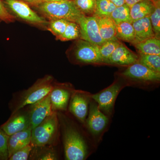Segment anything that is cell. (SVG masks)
I'll use <instances>...</instances> for the list:
<instances>
[{"mask_svg": "<svg viewBox=\"0 0 160 160\" xmlns=\"http://www.w3.org/2000/svg\"><path fill=\"white\" fill-rule=\"evenodd\" d=\"M62 138L65 159L84 160L90 154L86 138L73 120L63 112H57Z\"/></svg>", "mask_w": 160, "mask_h": 160, "instance_id": "cell-1", "label": "cell"}, {"mask_svg": "<svg viewBox=\"0 0 160 160\" xmlns=\"http://www.w3.org/2000/svg\"><path fill=\"white\" fill-rule=\"evenodd\" d=\"M60 135L59 122L57 112H53L32 130L30 144L33 147L57 146Z\"/></svg>", "mask_w": 160, "mask_h": 160, "instance_id": "cell-2", "label": "cell"}, {"mask_svg": "<svg viewBox=\"0 0 160 160\" xmlns=\"http://www.w3.org/2000/svg\"><path fill=\"white\" fill-rule=\"evenodd\" d=\"M35 8L42 17L49 20L63 19L77 23L84 14L72 0L56 2H43Z\"/></svg>", "mask_w": 160, "mask_h": 160, "instance_id": "cell-3", "label": "cell"}, {"mask_svg": "<svg viewBox=\"0 0 160 160\" xmlns=\"http://www.w3.org/2000/svg\"><path fill=\"white\" fill-rule=\"evenodd\" d=\"M53 82V77L47 75L39 79L28 89L22 92L16 99L12 114L48 95L52 89Z\"/></svg>", "mask_w": 160, "mask_h": 160, "instance_id": "cell-4", "label": "cell"}, {"mask_svg": "<svg viewBox=\"0 0 160 160\" xmlns=\"http://www.w3.org/2000/svg\"><path fill=\"white\" fill-rule=\"evenodd\" d=\"M127 86H136L140 88H148L159 84L160 72L153 71L137 62L127 66L120 73Z\"/></svg>", "mask_w": 160, "mask_h": 160, "instance_id": "cell-5", "label": "cell"}, {"mask_svg": "<svg viewBox=\"0 0 160 160\" xmlns=\"http://www.w3.org/2000/svg\"><path fill=\"white\" fill-rule=\"evenodd\" d=\"M8 12L15 18L30 25L47 29L49 22L33 11L29 5L20 0H2Z\"/></svg>", "mask_w": 160, "mask_h": 160, "instance_id": "cell-6", "label": "cell"}, {"mask_svg": "<svg viewBox=\"0 0 160 160\" xmlns=\"http://www.w3.org/2000/svg\"><path fill=\"white\" fill-rule=\"evenodd\" d=\"M127 86L122 78L115 80L112 84L98 93L92 94V99L98 104L99 108L109 117L114 113L115 103L121 90Z\"/></svg>", "mask_w": 160, "mask_h": 160, "instance_id": "cell-7", "label": "cell"}, {"mask_svg": "<svg viewBox=\"0 0 160 160\" xmlns=\"http://www.w3.org/2000/svg\"><path fill=\"white\" fill-rule=\"evenodd\" d=\"M109 123V117L100 110L98 104L92 99L85 126L96 142L101 140Z\"/></svg>", "mask_w": 160, "mask_h": 160, "instance_id": "cell-8", "label": "cell"}, {"mask_svg": "<svg viewBox=\"0 0 160 160\" xmlns=\"http://www.w3.org/2000/svg\"><path fill=\"white\" fill-rule=\"evenodd\" d=\"M71 58L76 64H104L100 55L99 46L81 39L75 43Z\"/></svg>", "mask_w": 160, "mask_h": 160, "instance_id": "cell-9", "label": "cell"}, {"mask_svg": "<svg viewBox=\"0 0 160 160\" xmlns=\"http://www.w3.org/2000/svg\"><path fill=\"white\" fill-rule=\"evenodd\" d=\"M91 95L88 92L75 89L69 100L68 110L84 126L89 112Z\"/></svg>", "mask_w": 160, "mask_h": 160, "instance_id": "cell-10", "label": "cell"}, {"mask_svg": "<svg viewBox=\"0 0 160 160\" xmlns=\"http://www.w3.org/2000/svg\"><path fill=\"white\" fill-rule=\"evenodd\" d=\"M75 89L70 83L53 82L52 89L49 93L52 111H67L69 100Z\"/></svg>", "mask_w": 160, "mask_h": 160, "instance_id": "cell-11", "label": "cell"}, {"mask_svg": "<svg viewBox=\"0 0 160 160\" xmlns=\"http://www.w3.org/2000/svg\"><path fill=\"white\" fill-rule=\"evenodd\" d=\"M80 29V39L100 46L105 42L100 35L97 18L94 16L84 15L78 20Z\"/></svg>", "mask_w": 160, "mask_h": 160, "instance_id": "cell-12", "label": "cell"}, {"mask_svg": "<svg viewBox=\"0 0 160 160\" xmlns=\"http://www.w3.org/2000/svg\"><path fill=\"white\" fill-rule=\"evenodd\" d=\"M30 127L31 126L29 111L26 106L11 114L8 121L1 126L0 129L8 136H10Z\"/></svg>", "mask_w": 160, "mask_h": 160, "instance_id": "cell-13", "label": "cell"}, {"mask_svg": "<svg viewBox=\"0 0 160 160\" xmlns=\"http://www.w3.org/2000/svg\"><path fill=\"white\" fill-rule=\"evenodd\" d=\"M30 126L33 129L53 112L49 94L38 102L27 106Z\"/></svg>", "mask_w": 160, "mask_h": 160, "instance_id": "cell-14", "label": "cell"}, {"mask_svg": "<svg viewBox=\"0 0 160 160\" xmlns=\"http://www.w3.org/2000/svg\"><path fill=\"white\" fill-rule=\"evenodd\" d=\"M138 58V56L121 43L112 53L108 65L128 66L137 62Z\"/></svg>", "mask_w": 160, "mask_h": 160, "instance_id": "cell-15", "label": "cell"}, {"mask_svg": "<svg viewBox=\"0 0 160 160\" xmlns=\"http://www.w3.org/2000/svg\"><path fill=\"white\" fill-rule=\"evenodd\" d=\"M31 127L9 136L8 141V150L9 158L19 149L30 144L31 141Z\"/></svg>", "mask_w": 160, "mask_h": 160, "instance_id": "cell-16", "label": "cell"}, {"mask_svg": "<svg viewBox=\"0 0 160 160\" xmlns=\"http://www.w3.org/2000/svg\"><path fill=\"white\" fill-rule=\"evenodd\" d=\"M135 32L133 45L149 38L155 37L149 17L133 21L132 23Z\"/></svg>", "mask_w": 160, "mask_h": 160, "instance_id": "cell-17", "label": "cell"}, {"mask_svg": "<svg viewBox=\"0 0 160 160\" xmlns=\"http://www.w3.org/2000/svg\"><path fill=\"white\" fill-rule=\"evenodd\" d=\"M97 18L100 35L104 42L118 40L116 35V24L110 17L95 16Z\"/></svg>", "mask_w": 160, "mask_h": 160, "instance_id": "cell-18", "label": "cell"}, {"mask_svg": "<svg viewBox=\"0 0 160 160\" xmlns=\"http://www.w3.org/2000/svg\"><path fill=\"white\" fill-rule=\"evenodd\" d=\"M155 8L151 0H141L130 7V13L132 21L149 17Z\"/></svg>", "mask_w": 160, "mask_h": 160, "instance_id": "cell-19", "label": "cell"}, {"mask_svg": "<svg viewBox=\"0 0 160 160\" xmlns=\"http://www.w3.org/2000/svg\"><path fill=\"white\" fill-rule=\"evenodd\" d=\"M55 146H46L32 147L29 159L56 160L59 159L57 150Z\"/></svg>", "mask_w": 160, "mask_h": 160, "instance_id": "cell-20", "label": "cell"}, {"mask_svg": "<svg viewBox=\"0 0 160 160\" xmlns=\"http://www.w3.org/2000/svg\"><path fill=\"white\" fill-rule=\"evenodd\" d=\"M140 54L158 55L160 56V38L153 37L134 45Z\"/></svg>", "mask_w": 160, "mask_h": 160, "instance_id": "cell-21", "label": "cell"}, {"mask_svg": "<svg viewBox=\"0 0 160 160\" xmlns=\"http://www.w3.org/2000/svg\"><path fill=\"white\" fill-rule=\"evenodd\" d=\"M116 25L117 38L131 44L133 42L135 32L132 24L128 22H122Z\"/></svg>", "mask_w": 160, "mask_h": 160, "instance_id": "cell-22", "label": "cell"}, {"mask_svg": "<svg viewBox=\"0 0 160 160\" xmlns=\"http://www.w3.org/2000/svg\"><path fill=\"white\" fill-rule=\"evenodd\" d=\"M110 17L113 20L116 25L122 22L132 23L130 13V7L126 4L116 7L110 15Z\"/></svg>", "mask_w": 160, "mask_h": 160, "instance_id": "cell-23", "label": "cell"}, {"mask_svg": "<svg viewBox=\"0 0 160 160\" xmlns=\"http://www.w3.org/2000/svg\"><path fill=\"white\" fill-rule=\"evenodd\" d=\"M121 43L119 40H109L99 46L100 55L104 64L108 65L109 57Z\"/></svg>", "mask_w": 160, "mask_h": 160, "instance_id": "cell-24", "label": "cell"}, {"mask_svg": "<svg viewBox=\"0 0 160 160\" xmlns=\"http://www.w3.org/2000/svg\"><path fill=\"white\" fill-rule=\"evenodd\" d=\"M138 62L153 71L160 72V56L140 54Z\"/></svg>", "mask_w": 160, "mask_h": 160, "instance_id": "cell-25", "label": "cell"}, {"mask_svg": "<svg viewBox=\"0 0 160 160\" xmlns=\"http://www.w3.org/2000/svg\"><path fill=\"white\" fill-rule=\"evenodd\" d=\"M69 22L70 21L63 19L49 20L47 29L51 32L57 39L64 33Z\"/></svg>", "mask_w": 160, "mask_h": 160, "instance_id": "cell-26", "label": "cell"}, {"mask_svg": "<svg viewBox=\"0 0 160 160\" xmlns=\"http://www.w3.org/2000/svg\"><path fill=\"white\" fill-rule=\"evenodd\" d=\"M81 32L79 26L75 22H69L64 33L57 39L62 41H70L80 38Z\"/></svg>", "mask_w": 160, "mask_h": 160, "instance_id": "cell-27", "label": "cell"}, {"mask_svg": "<svg viewBox=\"0 0 160 160\" xmlns=\"http://www.w3.org/2000/svg\"><path fill=\"white\" fill-rule=\"evenodd\" d=\"M116 7L109 0H96V7L94 16L110 17Z\"/></svg>", "mask_w": 160, "mask_h": 160, "instance_id": "cell-28", "label": "cell"}, {"mask_svg": "<svg viewBox=\"0 0 160 160\" xmlns=\"http://www.w3.org/2000/svg\"><path fill=\"white\" fill-rule=\"evenodd\" d=\"M76 6L83 14L94 16L96 7V0H73Z\"/></svg>", "mask_w": 160, "mask_h": 160, "instance_id": "cell-29", "label": "cell"}, {"mask_svg": "<svg viewBox=\"0 0 160 160\" xmlns=\"http://www.w3.org/2000/svg\"><path fill=\"white\" fill-rule=\"evenodd\" d=\"M155 8L149 16L152 30L155 37L160 38V2L155 4Z\"/></svg>", "mask_w": 160, "mask_h": 160, "instance_id": "cell-30", "label": "cell"}, {"mask_svg": "<svg viewBox=\"0 0 160 160\" xmlns=\"http://www.w3.org/2000/svg\"><path fill=\"white\" fill-rule=\"evenodd\" d=\"M9 136L0 129V160L9 159L8 141Z\"/></svg>", "mask_w": 160, "mask_h": 160, "instance_id": "cell-31", "label": "cell"}, {"mask_svg": "<svg viewBox=\"0 0 160 160\" xmlns=\"http://www.w3.org/2000/svg\"><path fill=\"white\" fill-rule=\"evenodd\" d=\"M32 147L33 146L31 144H29L22 149H19L9 157V160H27L29 159Z\"/></svg>", "mask_w": 160, "mask_h": 160, "instance_id": "cell-32", "label": "cell"}, {"mask_svg": "<svg viewBox=\"0 0 160 160\" xmlns=\"http://www.w3.org/2000/svg\"><path fill=\"white\" fill-rule=\"evenodd\" d=\"M15 18L6 9L2 0H0V20L9 23L14 21Z\"/></svg>", "mask_w": 160, "mask_h": 160, "instance_id": "cell-33", "label": "cell"}, {"mask_svg": "<svg viewBox=\"0 0 160 160\" xmlns=\"http://www.w3.org/2000/svg\"><path fill=\"white\" fill-rule=\"evenodd\" d=\"M26 3L28 5L35 7L38 6L41 3L44 2V0H20Z\"/></svg>", "mask_w": 160, "mask_h": 160, "instance_id": "cell-34", "label": "cell"}, {"mask_svg": "<svg viewBox=\"0 0 160 160\" xmlns=\"http://www.w3.org/2000/svg\"><path fill=\"white\" fill-rule=\"evenodd\" d=\"M109 1L114 4L117 7L122 6L126 4L125 0H109Z\"/></svg>", "mask_w": 160, "mask_h": 160, "instance_id": "cell-35", "label": "cell"}, {"mask_svg": "<svg viewBox=\"0 0 160 160\" xmlns=\"http://www.w3.org/2000/svg\"><path fill=\"white\" fill-rule=\"evenodd\" d=\"M125 1L126 5H128L129 7H130L135 3L141 1V0H125Z\"/></svg>", "mask_w": 160, "mask_h": 160, "instance_id": "cell-36", "label": "cell"}, {"mask_svg": "<svg viewBox=\"0 0 160 160\" xmlns=\"http://www.w3.org/2000/svg\"><path fill=\"white\" fill-rule=\"evenodd\" d=\"M69 1V0H44V2H62V1Z\"/></svg>", "mask_w": 160, "mask_h": 160, "instance_id": "cell-37", "label": "cell"}, {"mask_svg": "<svg viewBox=\"0 0 160 160\" xmlns=\"http://www.w3.org/2000/svg\"><path fill=\"white\" fill-rule=\"evenodd\" d=\"M154 4H156V3L158 2H160V0H151Z\"/></svg>", "mask_w": 160, "mask_h": 160, "instance_id": "cell-38", "label": "cell"}, {"mask_svg": "<svg viewBox=\"0 0 160 160\" xmlns=\"http://www.w3.org/2000/svg\"><path fill=\"white\" fill-rule=\"evenodd\" d=\"M72 1H73V0H72Z\"/></svg>", "mask_w": 160, "mask_h": 160, "instance_id": "cell-39", "label": "cell"}, {"mask_svg": "<svg viewBox=\"0 0 160 160\" xmlns=\"http://www.w3.org/2000/svg\"></svg>", "mask_w": 160, "mask_h": 160, "instance_id": "cell-40", "label": "cell"}]
</instances>
